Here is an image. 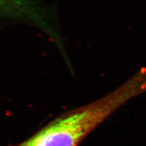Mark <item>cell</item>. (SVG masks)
I'll use <instances>...</instances> for the list:
<instances>
[{"label":"cell","instance_id":"6da1fadb","mask_svg":"<svg viewBox=\"0 0 146 146\" xmlns=\"http://www.w3.org/2000/svg\"><path fill=\"white\" fill-rule=\"evenodd\" d=\"M136 96L135 86L125 82L95 101L61 114L29 138L10 146H78L108 117Z\"/></svg>","mask_w":146,"mask_h":146},{"label":"cell","instance_id":"7a4b0ae2","mask_svg":"<svg viewBox=\"0 0 146 146\" xmlns=\"http://www.w3.org/2000/svg\"><path fill=\"white\" fill-rule=\"evenodd\" d=\"M11 25L34 27L56 45L63 43L57 6L44 0H0V27Z\"/></svg>","mask_w":146,"mask_h":146}]
</instances>
